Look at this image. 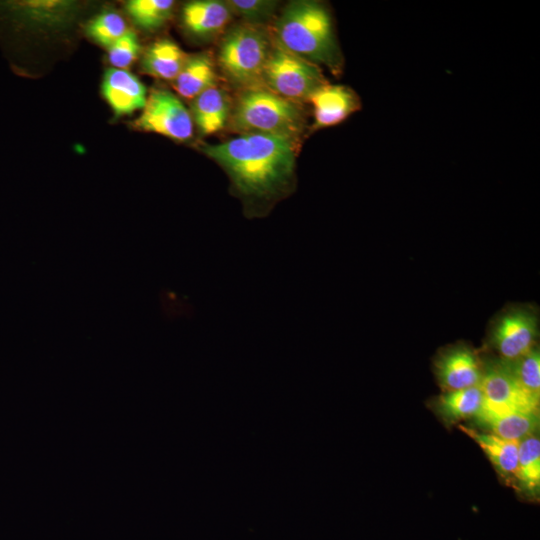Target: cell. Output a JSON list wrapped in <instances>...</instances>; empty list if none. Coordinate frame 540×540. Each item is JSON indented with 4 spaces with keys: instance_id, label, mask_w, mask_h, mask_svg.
I'll return each mask as SVG.
<instances>
[{
    "instance_id": "cell-5",
    "label": "cell",
    "mask_w": 540,
    "mask_h": 540,
    "mask_svg": "<svg viewBox=\"0 0 540 540\" xmlns=\"http://www.w3.org/2000/svg\"><path fill=\"white\" fill-rule=\"evenodd\" d=\"M263 86L294 102L308 100L320 87L328 84L318 65L272 44L265 63Z\"/></svg>"
},
{
    "instance_id": "cell-2",
    "label": "cell",
    "mask_w": 540,
    "mask_h": 540,
    "mask_svg": "<svg viewBox=\"0 0 540 540\" xmlns=\"http://www.w3.org/2000/svg\"><path fill=\"white\" fill-rule=\"evenodd\" d=\"M276 44L316 65L339 74L343 57L327 7L316 1L291 2L278 18Z\"/></svg>"
},
{
    "instance_id": "cell-13",
    "label": "cell",
    "mask_w": 540,
    "mask_h": 540,
    "mask_svg": "<svg viewBox=\"0 0 540 540\" xmlns=\"http://www.w3.org/2000/svg\"><path fill=\"white\" fill-rule=\"evenodd\" d=\"M231 11L225 2L197 0L188 2L182 11L185 27L194 35L209 37L218 34L228 24Z\"/></svg>"
},
{
    "instance_id": "cell-16",
    "label": "cell",
    "mask_w": 540,
    "mask_h": 540,
    "mask_svg": "<svg viewBox=\"0 0 540 540\" xmlns=\"http://www.w3.org/2000/svg\"><path fill=\"white\" fill-rule=\"evenodd\" d=\"M476 418L490 429V433L503 439L518 442L535 435L539 426V413L482 412Z\"/></svg>"
},
{
    "instance_id": "cell-25",
    "label": "cell",
    "mask_w": 540,
    "mask_h": 540,
    "mask_svg": "<svg viewBox=\"0 0 540 540\" xmlns=\"http://www.w3.org/2000/svg\"><path fill=\"white\" fill-rule=\"evenodd\" d=\"M140 50L136 34L127 30L108 47L109 62L116 69L126 70L137 58Z\"/></svg>"
},
{
    "instance_id": "cell-8",
    "label": "cell",
    "mask_w": 540,
    "mask_h": 540,
    "mask_svg": "<svg viewBox=\"0 0 540 540\" xmlns=\"http://www.w3.org/2000/svg\"><path fill=\"white\" fill-rule=\"evenodd\" d=\"M538 335V321L527 309L511 310L496 323L492 343L502 360H516L533 348Z\"/></svg>"
},
{
    "instance_id": "cell-1",
    "label": "cell",
    "mask_w": 540,
    "mask_h": 540,
    "mask_svg": "<svg viewBox=\"0 0 540 540\" xmlns=\"http://www.w3.org/2000/svg\"><path fill=\"white\" fill-rule=\"evenodd\" d=\"M200 148L227 173L249 214L267 212L293 189L299 138L244 134Z\"/></svg>"
},
{
    "instance_id": "cell-24",
    "label": "cell",
    "mask_w": 540,
    "mask_h": 540,
    "mask_svg": "<svg viewBox=\"0 0 540 540\" xmlns=\"http://www.w3.org/2000/svg\"><path fill=\"white\" fill-rule=\"evenodd\" d=\"M225 3L232 14L253 25H259L269 19L277 6L276 1L269 0H230Z\"/></svg>"
},
{
    "instance_id": "cell-19",
    "label": "cell",
    "mask_w": 540,
    "mask_h": 540,
    "mask_svg": "<svg viewBox=\"0 0 540 540\" xmlns=\"http://www.w3.org/2000/svg\"><path fill=\"white\" fill-rule=\"evenodd\" d=\"M483 403V393L478 385L443 393L437 399L436 409L447 423H457L461 420L477 417L482 410Z\"/></svg>"
},
{
    "instance_id": "cell-20",
    "label": "cell",
    "mask_w": 540,
    "mask_h": 540,
    "mask_svg": "<svg viewBox=\"0 0 540 540\" xmlns=\"http://www.w3.org/2000/svg\"><path fill=\"white\" fill-rule=\"evenodd\" d=\"M515 481L526 494L535 496L540 486V440L536 435L519 442Z\"/></svg>"
},
{
    "instance_id": "cell-6",
    "label": "cell",
    "mask_w": 540,
    "mask_h": 540,
    "mask_svg": "<svg viewBox=\"0 0 540 540\" xmlns=\"http://www.w3.org/2000/svg\"><path fill=\"white\" fill-rule=\"evenodd\" d=\"M480 387L484 397L480 413H539V399L520 386L501 359L483 369Z\"/></svg>"
},
{
    "instance_id": "cell-18",
    "label": "cell",
    "mask_w": 540,
    "mask_h": 540,
    "mask_svg": "<svg viewBox=\"0 0 540 540\" xmlns=\"http://www.w3.org/2000/svg\"><path fill=\"white\" fill-rule=\"evenodd\" d=\"M187 58L174 42L160 40L153 43L145 52L142 69L151 76L172 80L177 77Z\"/></svg>"
},
{
    "instance_id": "cell-15",
    "label": "cell",
    "mask_w": 540,
    "mask_h": 540,
    "mask_svg": "<svg viewBox=\"0 0 540 540\" xmlns=\"http://www.w3.org/2000/svg\"><path fill=\"white\" fill-rule=\"evenodd\" d=\"M230 111L227 94L216 86L211 87L196 98L192 103V116L204 135L215 134L226 125Z\"/></svg>"
},
{
    "instance_id": "cell-21",
    "label": "cell",
    "mask_w": 540,
    "mask_h": 540,
    "mask_svg": "<svg viewBox=\"0 0 540 540\" xmlns=\"http://www.w3.org/2000/svg\"><path fill=\"white\" fill-rule=\"evenodd\" d=\"M171 0H131L126 9L133 21L143 29H156L167 21L172 13Z\"/></svg>"
},
{
    "instance_id": "cell-11",
    "label": "cell",
    "mask_w": 540,
    "mask_h": 540,
    "mask_svg": "<svg viewBox=\"0 0 540 540\" xmlns=\"http://www.w3.org/2000/svg\"><path fill=\"white\" fill-rule=\"evenodd\" d=\"M101 90L117 117L143 109L147 99L144 84L134 74L122 69L107 70Z\"/></svg>"
},
{
    "instance_id": "cell-22",
    "label": "cell",
    "mask_w": 540,
    "mask_h": 540,
    "mask_svg": "<svg viewBox=\"0 0 540 540\" xmlns=\"http://www.w3.org/2000/svg\"><path fill=\"white\" fill-rule=\"evenodd\" d=\"M502 360V359H501ZM520 386L536 399L540 398V353L533 348L524 356L513 360H503Z\"/></svg>"
},
{
    "instance_id": "cell-12",
    "label": "cell",
    "mask_w": 540,
    "mask_h": 540,
    "mask_svg": "<svg viewBox=\"0 0 540 540\" xmlns=\"http://www.w3.org/2000/svg\"><path fill=\"white\" fill-rule=\"evenodd\" d=\"M75 3L65 0H23L0 2V12L13 21L29 25L54 26L66 21Z\"/></svg>"
},
{
    "instance_id": "cell-7",
    "label": "cell",
    "mask_w": 540,
    "mask_h": 540,
    "mask_svg": "<svg viewBox=\"0 0 540 540\" xmlns=\"http://www.w3.org/2000/svg\"><path fill=\"white\" fill-rule=\"evenodd\" d=\"M139 129L184 141L193 134V119L183 103L171 92L153 90L141 115L134 122Z\"/></svg>"
},
{
    "instance_id": "cell-3",
    "label": "cell",
    "mask_w": 540,
    "mask_h": 540,
    "mask_svg": "<svg viewBox=\"0 0 540 540\" xmlns=\"http://www.w3.org/2000/svg\"><path fill=\"white\" fill-rule=\"evenodd\" d=\"M305 115L298 102L264 86L242 89L231 113L232 128L244 134H269L299 138Z\"/></svg>"
},
{
    "instance_id": "cell-4",
    "label": "cell",
    "mask_w": 540,
    "mask_h": 540,
    "mask_svg": "<svg viewBox=\"0 0 540 540\" xmlns=\"http://www.w3.org/2000/svg\"><path fill=\"white\" fill-rule=\"evenodd\" d=\"M272 44L259 25L232 27L221 41L219 66L226 78L242 89L260 86Z\"/></svg>"
},
{
    "instance_id": "cell-23",
    "label": "cell",
    "mask_w": 540,
    "mask_h": 540,
    "mask_svg": "<svg viewBox=\"0 0 540 540\" xmlns=\"http://www.w3.org/2000/svg\"><path fill=\"white\" fill-rule=\"evenodd\" d=\"M86 30L92 39L107 48L127 31L123 18L110 11L95 17Z\"/></svg>"
},
{
    "instance_id": "cell-10",
    "label": "cell",
    "mask_w": 540,
    "mask_h": 540,
    "mask_svg": "<svg viewBox=\"0 0 540 540\" xmlns=\"http://www.w3.org/2000/svg\"><path fill=\"white\" fill-rule=\"evenodd\" d=\"M435 368L439 383L445 392L478 386L483 377L478 356L464 346L444 353L437 360Z\"/></svg>"
},
{
    "instance_id": "cell-14",
    "label": "cell",
    "mask_w": 540,
    "mask_h": 540,
    "mask_svg": "<svg viewBox=\"0 0 540 540\" xmlns=\"http://www.w3.org/2000/svg\"><path fill=\"white\" fill-rule=\"evenodd\" d=\"M459 428L478 444L503 478L515 481L518 465V441L503 439L492 433L477 432L463 425H460Z\"/></svg>"
},
{
    "instance_id": "cell-9",
    "label": "cell",
    "mask_w": 540,
    "mask_h": 540,
    "mask_svg": "<svg viewBox=\"0 0 540 540\" xmlns=\"http://www.w3.org/2000/svg\"><path fill=\"white\" fill-rule=\"evenodd\" d=\"M308 101L313 106L315 129L338 125L361 108L360 99L352 89L329 83L313 92Z\"/></svg>"
},
{
    "instance_id": "cell-17",
    "label": "cell",
    "mask_w": 540,
    "mask_h": 540,
    "mask_svg": "<svg viewBox=\"0 0 540 540\" xmlns=\"http://www.w3.org/2000/svg\"><path fill=\"white\" fill-rule=\"evenodd\" d=\"M216 74L211 58L206 54L188 57L174 79V88L187 99H194L205 90L214 87Z\"/></svg>"
}]
</instances>
